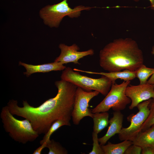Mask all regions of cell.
<instances>
[{"mask_svg": "<svg viewBox=\"0 0 154 154\" xmlns=\"http://www.w3.org/2000/svg\"><path fill=\"white\" fill-rule=\"evenodd\" d=\"M58 89L56 95L39 106L35 107L27 101H23V107L17 100H10L7 105L13 115L29 120L34 129L40 135L45 134L55 121L64 119L70 121L77 87L68 81L61 80L56 81Z\"/></svg>", "mask_w": 154, "mask_h": 154, "instance_id": "cell-1", "label": "cell"}, {"mask_svg": "<svg viewBox=\"0 0 154 154\" xmlns=\"http://www.w3.org/2000/svg\"><path fill=\"white\" fill-rule=\"evenodd\" d=\"M99 64L109 72L128 70L136 71L143 64L141 50L137 42L130 38L114 40L99 53Z\"/></svg>", "mask_w": 154, "mask_h": 154, "instance_id": "cell-2", "label": "cell"}, {"mask_svg": "<svg viewBox=\"0 0 154 154\" xmlns=\"http://www.w3.org/2000/svg\"><path fill=\"white\" fill-rule=\"evenodd\" d=\"M7 106L1 110L0 117L5 131L14 141L25 144L35 141L39 134L27 119L19 120L14 117Z\"/></svg>", "mask_w": 154, "mask_h": 154, "instance_id": "cell-3", "label": "cell"}, {"mask_svg": "<svg viewBox=\"0 0 154 154\" xmlns=\"http://www.w3.org/2000/svg\"><path fill=\"white\" fill-rule=\"evenodd\" d=\"M74 71L71 68L67 67L63 70L61 80L70 82L87 91H96L106 96L110 91L112 82L106 76L102 75L99 78H93Z\"/></svg>", "mask_w": 154, "mask_h": 154, "instance_id": "cell-4", "label": "cell"}, {"mask_svg": "<svg viewBox=\"0 0 154 154\" xmlns=\"http://www.w3.org/2000/svg\"><path fill=\"white\" fill-rule=\"evenodd\" d=\"M67 1L64 0L57 4L46 6L40 10V16L45 24L50 27H57L65 16L78 17L82 11L88 10L91 8L80 5L72 9L69 6Z\"/></svg>", "mask_w": 154, "mask_h": 154, "instance_id": "cell-5", "label": "cell"}, {"mask_svg": "<svg viewBox=\"0 0 154 154\" xmlns=\"http://www.w3.org/2000/svg\"><path fill=\"white\" fill-rule=\"evenodd\" d=\"M130 83V81H124L120 84L113 83L105 98L92 110V113L107 112L111 108L114 111H121L124 110L131 102L125 94L126 88Z\"/></svg>", "mask_w": 154, "mask_h": 154, "instance_id": "cell-6", "label": "cell"}, {"mask_svg": "<svg viewBox=\"0 0 154 154\" xmlns=\"http://www.w3.org/2000/svg\"><path fill=\"white\" fill-rule=\"evenodd\" d=\"M151 100L139 104L136 106L138 110V112L135 114H131L127 117V120L130 124L127 127L122 128L118 134L120 141L129 140L133 141L141 131V126L149 113L148 106Z\"/></svg>", "mask_w": 154, "mask_h": 154, "instance_id": "cell-7", "label": "cell"}, {"mask_svg": "<svg viewBox=\"0 0 154 154\" xmlns=\"http://www.w3.org/2000/svg\"><path fill=\"white\" fill-rule=\"evenodd\" d=\"M100 93L96 91H87L77 87L76 92L72 118L73 123L78 125L84 117L89 116L92 118L94 114L89 109V103L94 97Z\"/></svg>", "mask_w": 154, "mask_h": 154, "instance_id": "cell-8", "label": "cell"}, {"mask_svg": "<svg viewBox=\"0 0 154 154\" xmlns=\"http://www.w3.org/2000/svg\"><path fill=\"white\" fill-rule=\"evenodd\" d=\"M125 94L131 100V104L129 108L132 110L139 104L154 98V85L147 82L138 85L128 86L126 88Z\"/></svg>", "mask_w": 154, "mask_h": 154, "instance_id": "cell-9", "label": "cell"}, {"mask_svg": "<svg viewBox=\"0 0 154 154\" xmlns=\"http://www.w3.org/2000/svg\"><path fill=\"white\" fill-rule=\"evenodd\" d=\"M59 48L60 50V53L54 62H60L63 64L69 62L80 64L78 62L79 59L88 55H92L94 53L92 49L85 51H78L79 47L75 44L68 46L61 43L59 45Z\"/></svg>", "mask_w": 154, "mask_h": 154, "instance_id": "cell-10", "label": "cell"}, {"mask_svg": "<svg viewBox=\"0 0 154 154\" xmlns=\"http://www.w3.org/2000/svg\"><path fill=\"white\" fill-rule=\"evenodd\" d=\"M123 115L121 111H114L113 116L109 120V126L105 135L99 138L101 145H105L116 134H118L122 128Z\"/></svg>", "mask_w": 154, "mask_h": 154, "instance_id": "cell-11", "label": "cell"}, {"mask_svg": "<svg viewBox=\"0 0 154 154\" xmlns=\"http://www.w3.org/2000/svg\"><path fill=\"white\" fill-rule=\"evenodd\" d=\"M19 65L25 68L26 71L24 72V74L27 76L35 73H44L53 71L63 70L66 67L61 62H56L41 65H33L19 61Z\"/></svg>", "mask_w": 154, "mask_h": 154, "instance_id": "cell-12", "label": "cell"}, {"mask_svg": "<svg viewBox=\"0 0 154 154\" xmlns=\"http://www.w3.org/2000/svg\"><path fill=\"white\" fill-rule=\"evenodd\" d=\"M73 70L75 71L79 72L105 76L111 80L112 83H115L116 80L118 79L123 80L124 81H126L132 80L136 77V71L126 69L122 71L109 72H95L80 70L75 68L73 69Z\"/></svg>", "mask_w": 154, "mask_h": 154, "instance_id": "cell-13", "label": "cell"}, {"mask_svg": "<svg viewBox=\"0 0 154 154\" xmlns=\"http://www.w3.org/2000/svg\"><path fill=\"white\" fill-rule=\"evenodd\" d=\"M132 142L141 148L154 147V125L141 131Z\"/></svg>", "mask_w": 154, "mask_h": 154, "instance_id": "cell-14", "label": "cell"}, {"mask_svg": "<svg viewBox=\"0 0 154 154\" xmlns=\"http://www.w3.org/2000/svg\"><path fill=\"white\" fill-rule=\"evenodd\" d=\"M133 144V142L129 140H124L117 144L108 141L106 145H102L101 147L104 154H124L127 149Z\"/></svg>", "mask_w": 154, "mask_h": 154, "instance_id": "cell-15", "label": "cell"}, {"mask_svg": "<svg viewBox=\"0 0 154 154\" xmlns=\"http://www.w3.org/2000/svg\"><path fill=\"white\" fill-rule=\"evenodd\" d=\"M109 117L107 112L94 113L93 131L98 134L107 127L109 123Z\"/></svg>", "mask_w": 154, "mask_h": 154, "instance_id": "cell-16", "label": "cell"}, {"mask_svg": "<svg viewBox=\"0 0 154 154\" xmlns=\"http://www.w3.org/2000/svg\"><path fill=\"white\" fill-rule=\"evenodd\" d=\"M70 121L64 119H58L54 121L45 134L42 139L40 141V145L45 143L50 140L52 134L61 127L64 125L70 126Z\"/></svg>", "mask_w": 154, "mask_h": 154, "instance_id": "cell-17", "label": "cell"}, {"mask_svg": "<svg viewBox=\"0 0 154 154\" xmlns=\"http://www.w3.org/2000/svg\"><path fill=\"white\" fill-rule=\"evenodd\" d=\"M154 73V68L147 67L143 64L136 71V77L139 79V84H144L147 83L148 78Z\"/></svg>", "mask_w": 154, "mask_h": 154, "instance_id": "cell-18", "label": "cell"}, {"mask_svg": "<svg viewBox=\"0 0 154 154\" xmlns=\"http://www.w3.org/2000/svg\"><path fill=\"white\" fill-rule=\"evenodd\" d=\"M46 147L49 149L48 154H66L67 151L58 142L55 141L53 139L50 140L45 143Z\"/></svg>", "mask_w": 154, "mask_h": 154, "instance_id": "cell-19", "label": "cell"}, {"mask_svg": "<svg viewBox=\"0 0 154 154\" xmlns=\"http://www.w3.org/2000/svg\"><path fill=\"white\" fill-rule=\"evenodd\" d=\"M148 107L149 113L147 117L141 126V131L154 125V98L151 99Z\"/></svg>", "mask_w": 154, "mask_h": 154, "instance_id": "cell-20", "label": "cell"}, {"mask_svg": "<svg viewBox=\"0 0 154 154\" xmlns=\"http://www.w3.org/2000/svg\"><path fill=\"white\" fill-rule=\"evenodd\" d=\"M98 134L96 132L93 131L92 132L93 147L92 151L89 153V154H104L101 145L99 143Z\"/></svg>", "mask_w": 154, "mask_h": 154, "instance_id": "cell-21", "label": "cell"}, {"mask_svg": "<svg viewBox=\"0 0 154 154\" xmlns=\"http://www.w3.org/2000/svg\"><path fill=\"white\" fill-rule=\"evenodd\" d=\"M141 150V147L133 144L127 149L124 154H140Z\"/></svg>", "mask_w": 154, "mask_h": 154, "instance_id": "cell-22", "label": "cell"}, {"mask_svg": "<svg viewBox=\"0 0 154 154\" xmlns=\"http://www.w3.org/2000/svg\"><path fill=\"white\" fill-rule=\"evenodd\" d=\"M141 154H154V147H146L142 148Z\"/></svg>", "mask_w": 154, "mask_h": 154, "instance_id": "cell-23", "label": "cell"}, {"mask_svg": "<svg viewBox=\"0 0 154 154\" xmlns=\"http://www.w3.org/2000/svg\"><path fill=\"white\" fill-rule=\"evenodd\" d=\"M41 146L36 149L33 152V154H40L42 150L46 147V143H44L41 145Z\"/></svg>", "mask_w": 154, "mask_h": 154, "instance_id": "cell-24", "label": "cell"}, {"mask_svg": "<svg viewBox=\"0 0 154 154\" xmlns=\"http://www.w3.org/2000/svg\"><path fill=\"white\" fill-rule=\"evenodd\" d=\"M151 53L152 54H154V46H153L152 47ZM147 82L150 84L154 85V73L147 81Z\"/></svg>", "mask_w": 154, "mask_h": 154, "instance_id": "cell-25", "label": "cell"}, {"mask_svg": "<svg viewBox=\"0 0 154 154\" xmlns=\"http://www.w3.org/2000/svg\"><path fill=\"white\" fill-rule=\"evenodd\" d=\"M135 2H138L139 0H133ZM150 3L151 9L154 11V0H149Z\"/></svg>", "mask_w": 154, "mask_h": 154, "instance_id": "cell-26", "label": "cell"}]
</instances>
